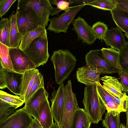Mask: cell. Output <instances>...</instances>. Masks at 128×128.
I'll return each instance as SVG.
<instances>
[{"label": "cell", "mask_w": 128, "mask_h": 128, "mask_svg": "<svg viewBox=\"0 0 128 128\" xmlns=\"http://www.w3.org/2000/svg\"><path fill=\"white\" fill-rule=\"evenodd\" d=\"M50 60L54 68L55 82L59 84L68 78L77 61L75 56L68 49L53 52Z\"/></svg>", "instance_id": "cell-1"}, {"label": "cell", "mask_w": 128, "mask_h": 128, "mask_svg": "<svg viewBox=\"0 0 128 128\" xmlns=\"http://www.w3.org/2000/svg\"><path fill=\"white\" fill-rule=\"evenodd\" d=\"M84 108L92 123L98 124L102 120L106 110L96 86L85 87L82 101Z\"/></svg>", "instance_id": "cell-2"}, {"label": "cell", "mask_w": 128, "mask_h": 128, "mask_svg": "<svg viewBox=\"0 0 128 128\" xmlns=\"http://www.w3.org/2000/svg\"><path fill=\"white\" fill-rule=\"evenodd\" d=\"M23 51L36 68L46 64L49 56L47 33L36 38Z\"/></svg>", "instance_id": "cell-3"}, {"label": "cell", "mask_w": 128, "mask_h": 128, "mask_svg": "<svg viewBox=\"0 0 128 128\" xmlns=\"http://www.w3.org/2000/svg\"><path fill=\"white\" fill-rule=\"evenodd\" d=\"M64 108L62 120L60 128H72L76 111L80 108L73 92L71 81L69 80L64 88Z\"/></svg>", "instance_id": "cell-4"}, {"label": "cell", "mask_w": 128, "mask_h": 128, "mask_svg": "<svg viewBox=\"0 0 128 128\" xmlns=\"http://www.w3.org/2000/svg\"><path fill=\"white\" fill-rule=\"evenodd\" d=\"M16 13L18 28L22 36L39 26L36 16L32 10L18 2Z\"/></svg>", "instance_id": "cell-5"}, {"label": "cell", "mask_w": 128, "mask_h": 128, "mask_svg": "<svg viewBox=\"0 0 128 128\" xmlns=\"http://www.w3.org/2000/svg\"><path fill=\"white\" fill-rule=\"evenodd\" d=\"M18 2L31 9L36 16L39 26L46 28L50 21L49 16L54 8L49 0H18Z\"/></svg>", "instance_id": "cell-6"}, {"label": "cell", "mask_w": 128, "mask_h": 128, "mask_svg": "<svg viewBox=\"0 0 128 128\" xmlns=\"http://www.w3.org/2000/svg\"><path fill=\"white\" fill-rule=\"evenodd\" d=\"M86 5L82 4L70 7L68 10L59 16L51 18L47 29L55 33L61 32L66 33L70 24L74 21L78 12Z\"/></svg>", "instance_id": "cell-7"}, {"label": "cell", "mask_w": 128, "mask_h": 128, "mask_svg": "<svg viewBox=\"0 0 128 128\" xmlns=\"http://www.w3.org/2000/svg\"><path fill=\"white\" fill-rule=\"evenodd\" d=\"M86 65L90 66L101 74L118 72V70L111 66L105 59L101 49L92 50L86 55Z\"/></svg>", "instance_id": "cell-8"}, {"label": "cell", "mask_w": 128, "mask_h": 128, "mask_svg": "<svg viewBox=\"0 0 128 128\" xmlns=\"http://www.w3.org/2000/svg\"><path fill=\"white\" fill-rule=\"evenodd\" d=\"M9 52L14 72L23 74L27 71L36 68L28 56L19 48H9Z\"/></svg>", "instance_id": "cell-9"}, {"label": "cell", "mask_w": 128, "mask_h": 128, "mask_svg": "<svg viewBox=\"0 0 128 128\" xmlns=\"http://www.w3.org/2000/svg\"><path fill=\"white\" fill-rule=\"evenodd\" d=\"M34 118L23 108L0 122V128H29Z\"/></svg>", "instance_id": "cell-10"}, {"label": "cell", "mask_w": 128, "mask_h": 128, "mask_svg": "<svg viewBox=\"0 0 128 128\" xmlns=\"http://www.w3.org/2000/svg\"><path fill=\"white\" fill-rule=\"evenodd\" d=\"M63 82L59 84L57 90L52 92V98L50 100L51 103V108L55 122L60 127L61 126L64 108Z\"/></svg>", "instance_id": "cell-11"}, {"label": "cell", "mask_w": 128, "mask_h": 128, "mask_svg": "<svg viewBox=\"0 0 128 128\" xmlns=\"http://www.w3.org/2000/svg\"><path fill=\"white\" fill-rule=\"evenodd\" d=\"M48 96V94L44 88H40L25 103L23 108L38 121L40 109Z\"/></svg>", "instance_id": "cell-12"}, {"label": "cell", "mask_w": 128, "mask_h": 128, "mask_svg": "<svg viewBox=\"0 0 128 128\" xmlns=\"http://www.w3.org/2000/svg\"><path fill=\"white\" fill-rule=\"evenodd\" d=\"M72 23L74 30L76 31L79 38L82 40V43L88 44L94 43L96 38L92 26L83 18L78 17Z\"/></svg>", "instance_id": "cell-13"}, {"label": "cell", "mask_w": 128, "mask_h": 128, "mask_svg": "<svg viewBox=\"0 0 128 128\" xmlns=\"http://www.w3.org/2000/svg\"><path fill=\"white\" fill-rule=\"evenodd\" d=\"M100 74L90 66L86 65L78 68L76 77L78 82L84 84L86 86H97L100 84Z\"/></svg>", "instance_id": "cell-14"}, {"label": "cell", "mask_w": 128, "mask_h": 128, "mask_svg": "<svg viewBox=\"0 0 128 128\" xmlns=\"http://www.w3.org/2000/svg\"><path fill=\"white\" fill-rule=\"evenodd\" d=\"M125 35L118 27L108 29L103 40L106 46L120 51L126 43Z\"/></svg>", "instance_id": "cell-15"}, {"label": "cell", "mask_w": 128, "mask_h": 128, "mask_svg": "<svg viewBox=\"0 0 128 128\" xmlns=\"http://www.w3.org/2000/svg\"><path fill=\"white\" fill-rule=\"evenodd\" d=\"M39 70L35 69L25 72L23 74L20 86V96L26 102L27 97L34 80L38 73Z\"/></svg>", "instance_id": "cell-16"}, {"label": "cell", "mask_w": 128, "mask_h": 128, "mask_svg": "<svg viewBox=\"0 0 128 128\" xmlns=\"http://www.w3.org/2000/svg\"><path fill=\"white\" fill-rule=\"evenodd\" d=\"M100 80L103 81V86L111 94L120 98L124 96L123 88L116 78L106 75L100 78Z\"/></svg>", "instance_id": "cell-17"}, {"label": "cell", "mask_w": 128, "mask_h": 128, "mask_svg": "<svg viewBox=\"0 0 128 128\" xmlns=\"http://www.w3.org/2000/svg\"><path fill=\"white\" fill-rule=\"evenodd\" d=\"M7 88L14 94L20 95V86L23 74L3 68Z\"/></svg>", "instance_id": "cell-18"}, {"label": "cell", "mask_w": 128, "mask_h": 128, "mask_svg": "<svg viewBox=\"0 0 128 128\" xmlns=\"http://www.w3.org/2000/svg\"><path fill=\"white\" fill-rule=\"evenodd\" d=\"M48 98H46L44 100L39 112L38 121L43 128H50L54 123Z\"/></svg>", "instance_id": "cell-19"}, {"label": "cell", "mask_w": 128, "mask_h": 128, "mask_svg": "<svg viewBox=\"0 0 128 128\" xmlns=\"http://www.w3.org/2000/svg\"><path fill=\"white\" fill-rule=\"evenodd\" d=\"M97 86L98 92L105 106L107 112L114 111L124 112L122 108L114 101L112 96L100 84Z\"/></svg>", "instance_id": "cell-20"}, {"label": "cell", "mask_w": 128, "mask_h": 128, "mask_svg": "<svg viewBox=\"0 0 128 128\" xmlns=\"http://www.w3.org/2000/svg\"><path fill=\"white\" fill-rule=\"evenodd\" d=\"M10 27L9 48H19L22 35L19 32L18 27L16 13H12L9 18Z\"/></svg>", "instance_id": "cell-21"}, {"label": "cell", "mask_w": 128, "mask_h": 128, "mask_svg": "<svg viewBox=\"0 0 128 128\" xmlns=\"http://www.w3.org/2000/svg\"><path fill=\"white\" fill-rule=\"evenodd\" d=\"M110 13L117 27L125 33H128V12L116 7Z\"/></svg>", "instance_id": "cell-22"}, {"label": "cell", "mask_w": 128, "mask_h": 128, "mask_svg": "<svg viewBox=\"0 0 128 128\" xmlns=\"http://www.w3.org/2000/svg\"><path fill=\"white\" fill-rule=\"evenodd\" d=\"M101 49L105 59L109 64L118 70L122 69L120 61L119 51L112 48H103Z\"/></svg>", "instance_id": "cell-23"}, {"label": "cell", "mask_w": 128, "mask_h": 128, "mask_svg": "<svg viewBox=\"0 0 128 128\" xmlns=\"http://www.w3.org/2000/svg\"><path fill=\"white\" fill-rule=\"evenodd\" d=\"M47 33L46 28L39 26L34 30L29 32L22 36L19 46V48L24 50L36 38L43 36Z\"/></svg>", "instance_id": "cell-24"}, {"label": "cell", "mask_w": 128, "mask_h": 128, "mask_svg": "<svg viewBox=\"0 0 128 128\" xmlns=\"http://www.w3.org/2000/svg\"><path fill=\"white\" fill-rule=\"evenodd\" d=\"M92 121L84 108L76 112L72 128H90Z\"/></svg>", "instance_id": "cell-25"}, {"label": "cell", "mask_w": 128, "mask_h": 128, "mask_svg": "<svg viewBox=\"0 0 128 128\" xmlns=\"http://www.w3.org/2000/svg\"><path fill=\"white\" fill-rule=\"evenodd\" d=\"M120 113L114 111L107 112L105 114L104 119L102 120L103 126L105 128H120L121 124Z\"/></svg>", "instance_id": "cell-26"}, {"label": "cell", "mask_w": 128, "mask_h": 128, "mask_svg": "<svg viewBox=\"0 0 128 128\" xmlns=\"http://www.w3.org/2000/svg\"><path fill=\"white\" fill-rule=\"evenodd\" d=\"M10 24L8 18H2L0 21V42L9 48Z\"/></svg>", "instance_id": "cell-27"}, {"label": "cell", "mask_w": 128, "mask_h": 128, "mask_svg": "<svg viewBox=\"0 0 128 128\" xmlns=\"http://www.w3.org/2000/svg\"><path fill=\"white\" fill-rule=\"evenodd\" d=\"M0 63L3 68L14 71L9 52V47L0 42Z\"/></svg>", "instance_id": "cell-28"}, {"label": "cell", "mask_w": 128, "mask_h": 128, "mask_svg": "<svg viewBox=\"0 0 128 128\" xmlns=\"http://www.w3.org/2000/svg\"><path fill=\"white\" fill-rule=\"evenodd\" d=\"M87 5L103 10L111 12L116 7V0H92Z\"/></svg>", "instance_id": "cell-29"}, {"label": "cell", "mask_w": 128, "mask_h": 128, "mask_svg": "<svg viewBox=\"0 0 128 128\" xmlns=\"http://www.w3.org/2000/svg\"><path fill=\"white\" fill-rule=\"evenodd\" d=\"M0 99L8 102L16 109L24 103V100L20 96L11 95L2 90L0 91Z\"/></svg>", "instance_id": "cell-30"}, {"label": "cell", "mask_w": 128, "mask_h": 128, "mask_svg": "<svg viewBox=\"0 0 128 128\" xmlns=\"http://www.w3.org/2000/svg\"><path fill=\"white\" fill-rule=\"evenodd\" d=\"M92 28L96 39L101 40L102 41L108 30V26L103 22L98 21L94 23Z\"/></svg>", "instance_id": "cell-31"}, {"label": "cell", "mask_w": 128, "mask_h": 128, "mask_svg": "<svg viewBox=\"0 0 128 128\" xmlns=\"http://www.w3.org/2000/svg\"><path fill=\"white\" fill-rule=\"evenodd\" d=\"M51 4L55 5L57 6L56 8H53L52 11L50 15H58L59 12L62 10L65 12L68 10L70 8V4L68 1L58 0H49Z\"/></svg>", "instance_id": "cell-32"}, {"label": "cell", "mask_w": 128, "mask_h": 128, "mask_svg": "<svg viewBox=\"0 0 128 128\" xmlns=\"http://www.w3.org/2000/svg\"><path fill=\"white\" fill-rule=\"evenodd\" d=\"M42 88H44L43 77L39 72L34 80L28 95L26 102L38 90Z\"/></svg>", "instance_id": "cell-33"}, {"label": "cell", "mask_w": 128, "mask_h": 128, "mask_svg": "<svg viewBox=\"0 0 128 128\" xmlns=\"http://www.w3.org/2000/svg\"><path fill=\"white\" fill-rule=\"evenodd\" d=\"M120 80V82L123 88V92L128 94V68H123L119 70L118 72Z\"/></svg>", "instance_id": "cell-34"}, {"label": "cell", "mask_w": 128, "mask_h": 128, "mask_svg": "<svg viewBox=\"0 0 128 128\" xmlns=\"http://www.w3.org/2000/svg\"><path fill=\"white\" fill-rule=\"evenodd\" d=\"M120 61L122 68H128V41L119 52Z\"/></svg>", "instance_id": "cell-35"}, {"label": "cell", "mask_w": 128, "mask_h": 128, "mask_svg": "<svg viewBox=\"0 0 128 128\" xmlns=\"http://www.w3.org/2000/svg\"><path fill=\"white\" fill-rule=\"evenodd\" d=\"M16 0H1L0 1V16H2L8 11Z\"/></svg>", "instance_id": "cell-36"}, {"label": "cell", "mask_w": 128, "mask_h": 128, "mask_svg": "<svg viewBox=\"0 0 128 128\" xmlns=\"http://www.w3.org/2000/svg\"><path fill=\"white\" fill-rule=\"evenodd\" d=\"M16 110V108L12 106L0 110V122L11 116Z\"/></svg>", "instance_id": "cell-37"}, {"label": "cell", "mask_w": 128, "mask_h": 128, "mask_svg": "<svg viewBox=\"0 0 128 128\" xmlns=\"http://www.w3.org/2000/svg\"><path fill=\"white\" fill-rule=\"evenodd\" d=\"M7 87L3 68L0 63V88L4 89Z\"/></svg>", "instance_id": "cell-38"}, {"label": "cell", "mask_w": 128, "mask_h": 128, "mask_svg": "<svg viewBox=\"0 0 128 128\" xmlns=\"http://www.w3.org/2000/svg\"><path fill=\"white\" fill-rule=\"evenodd\" d=\"M116 7L128 12V0H116Z\"/></svg>", "instance_id": "cell-39"}, {"label": "cell", "mask_w": 128, "mask_h": 128, "mask_svg": "<svg viewBox=\"0 0 128 128\" xmlns=\"http://www.w3.org/2000/svg\"><path fill=\"white\" fill-rule=\"evenodd\" d=\"M11 106L6 102L0 99V110Z\"/></svg>", "instance_id": "cell-40"}, {"label": "cell", "mask_w": 128, "mask_h": 128, "mask_svg": "<svg viewBox=\"0 0 128 128\" xmlns=\"http://www.w3.org/2000/svg\"><path fill=\"white\" fill-rule=\"evenodd\" d=\"M31 126L32 128H43L40 122L35 118H34Z\"/></svg>", "instance_id": "cell-41"}, {"label": "cell", "mask_w": 128, "mask_h": 128, "mask_svg": "<svg viewBox=\"0 0 128 128\" xmlns=\"http://www.w3.org/2000/svg\"><path fill=\"white\" fill-rule=\"evenodd\" d=\"M126 115V128H128V98L127 99V110L125 112Z\"/></svg>", "instance_id": "cell-42"}, {"label": "cell", "mask_w": 128, "mask_h": 128, "mask_svg": "<svg viewBox=\"0 0 128 128\" xmlns=\"http://www.w3.org/2000/svg\"><path fill=\"white\" fill-rule=\"evenodd\" d=\"M50 128H60V127L55 122Z\"/></svg>", "instance_id": "cell-43"}, {"label": "cell", "mask_w": 128, "mask_h": 128, "mask_svg": "<svg viewBox=\"0 0 128 128\" xmlns=\"http://www.w3.org/2000/svg\"><path fill=\"white\" fill-rule=\"evenodd\" d=\"M120 128H126V126L123 124L121 123Z\"/></svg>", "instance_id": "cell-44"}, {"label": "cell", "mask_w": 128, "mask_h": 128, "mask_svg": "<svg viewBox=\"0 0 128 128\" xmlns=\"http://www.w3.org/2000/svg\"><path fill=\"white\" fill-rule=\"evenodd\" d=\"M124 35L126 36L127 38L128 39V33H125Z\"/></svg>", "instance_id": "cell-45"}, {"label": "cell", "mask_w": 128, "mask_h": 128, "mask_svg": "<svg viewBox=\"0 0 128 128\" xmlns=\"http://www.w3.org/2000/svg\"><path fill=\"white\" fill-rule=\"evenodd\" d=\"M29 128H32V126H31L30 127H29Z\"/></svg>", "instance_id": "cell-46"}]
</instances>
